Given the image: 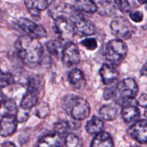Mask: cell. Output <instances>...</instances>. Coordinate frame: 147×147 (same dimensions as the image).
Returning a JSON list of instances; mask_svg holds the SVG:
<instances>
[{
	"label": "cell",
	"mask_w": 147,
	"mask_h": 147,
	"mask_svg": "<svg viewBox=\"0 0 147 147\" xmlns=\"http://www.w3.org/2000/svg\"><path fill=\"white\" fill-rule=\"evenodd\" d=\"M15 48L19 57L29 67H34L42 61L44 49L38 40L21 36L16 41Z\"/></svg>",
	"instance_id": "obj_1"
},
{
	"label": "cell",
	"mask_w": 147,
	"mask_h": 147,
	"mask_svg": "<svg viewBox=\"0 0 147 147\" xmlns=\"http://www.w3.org/2000/svg\"><path fill=\"white\" fill-rule=\"evenodd\" d=\"M63 109L75 121H83L90 113V106L86 99L81 97L70 96L66 97L63 102Z\"/></svg>",
	"instance_id": "obj_2"
},
{
	"label": "cell",
	"mask_w": 147,
	"mask_h": 147,
	"mask_svg": "<svg viewBox=\"0 0 147 147\" xmlns=\"http://www.w3.org/2000/svg\"><path fill=\"white\" fill-rule=\"evenodd\" d=\"M139 93V86L136 80L131 78H128L119 82L116 85L115 101L118 104L123 105L126 101L134 100Z\"/></svg>",
	"instance_id": "obj_3"
},
{
	"label": "cell",
	"mask_w": 147,
	"mask_h": 147,
	"mask_svg": "<svg viewBox=\"0 0 147 147\" xmlns=\"http://www.w3.org/2000/svg\"><path fill=\"white\" fill-rule=\"evenodd\" d=\"M128 53V47L122 40L116 39L107 43L105 50V58L111 64L118 65L121 63Z\"/></svg>",
	"instance_id": "obj_4"
},
{
	"label": "cell",
	"mask_w": 147,
	"mask_h": 147,
	"mask_svg": "<svg viewBox=\"0 0 147 147\" xmlns=\"http://www.w3.org/2000/svg\"><path fill=\"white\" fill-rule=\"evenodd\" d=\"M110 27L112 33L122 41L130 39L135 32V27L133 24L129 20L121 16L113 19Z\"/></svg>",
	"instance_id": "obj_5"
},
{
	"label": "cell",
	"mask_w": 147,
	"mask_h": 147,
	"mask_svg": "<svg viewBox=\"0 0 147 147\" xmlns=\"http://www.w3.org/2000/svg\"><path fill=\"white\" fill-rule=\"evenodd\" d=\"M48 7L49 15L54 20L58 18H66L71 20L79 13L73 6L63 1H51Z\"/></svg>",
	"instance_id": "obj_6"
},
{
	"label": "cell",
	"mask_w": 147,
	"mask_h": 147,
	"mask_svg": "<svg viewBox=\"0 0 147 147\" xmlns=\"http://www.w3.org/2000/svg\"><path fill=\"white\" fill-rule=\"evenodd\" d=\"M70 21L73 23L75 34L80 37L92 36L96 32V28L93 22L83 17L78 13Z\"/></svg>",
	"instance_id": "obj_7"
},
{
	"label": "cell",
	"mask_w": 147,
	"mask_h": 147,
	"mask_svg": "<svg viewBox=\"0 0 147 147\" xmlns=\"http://www.w3.org/2000/svg\"><path fill=\"white\" fill-rule=\"evenodd\" d=\"M53 30L59 38L64 41L71 42L75 36L73 23L66 18H58L55 20Z\"/></svg>",
	"instance_id": "obj_8"
},
{
	"label": "cell",
	"mask_w": 147,
	"mask_h": 147,
	"mask_svg": "<svg viewBox=\"0 0 147 147\" xmlns=\"http://www.w3.org/2000/svg\"><path fill=\"white\" fill-rule=\"evenodd\" d=\"M17 24L26 33V35L32 38L40 40L47 37V31L44 27L28 19L20 18L17 22Z\"/></svg>",
	"instance_id": "obj_9"
},
{
	"label": "cell",
	"mask_w": 147,
	"mask_h": 147,
	"mask_svg": "<svg viewBox=\"0 0 147 147\" xmlns=\"http://www.w3.org/2000/svg\"><path fill=\"white\" fill-rule=\"evenodd\" d=\"M62 60L67 67L76 65L80 61V54L78 46L73 42H68L61 52Z\"/></svg>",
	"instance_id": "obj_10"
},
{
	"label": "cell",
	"mask_w": 147,
	"mask_h": 147,
	"mask_svg": "<svg viewBox=\"0 0 147 147\" xmlns=\"http://www.w3.org/2000/svg\"><path fill=\"white\" fill-rule=\"evenodd\" d=\"M135 99L126 101L122 105L121 116L125 122L132 123L137 121L141 116V112L138 108Z\"/></svg>",
	"instance_id": "obj_11"
},
{
	"label": "cell",
	"mask_w": 147,
	"mask_h": 147,
	"mask_svg": "<svg viewBox=\"0 0 147 147\" xmlns=\"http://www.w3.org/2000/svg\"><path fill=\"white\" fill-rule=\"evenodd\" d=\"M17 121L14 115H3L0 117V136L7 137L15 133L17 128Z\"/></svg>",
	"instance_id": "obj_12"
},
{
	"label": "cell",
	"mask_w": 147,
	"mask_h": 147,
	"mask_svg": "<svg viewBox=\"0 0 147 147\" xmlns=\"http://www.w3.org/2000/svg\"><path fill=\"white\" fill-rule=\"evenodd\" d=\"M129 134L138 143L145 144L147 142L146 121L142 119L135 122L129 129Z\"/></svg>",
	"instance_id": "obj_13"
},
{
	"label": "cell",
	"mask_w": 147,
	"mask_h": 147,
	"mask_svg": "<svg viewBox=\"0 0 147 147\" xmlns=\"http://www.w3.org/2000/svg\"><path fill=\"white\" fill-rule=\"evenodd\" d=\"M99 74L104 85L109 86L114 83L119 77V73L111 65L104 63L99 70Z\"/></svg>",
	"instance_id": "obj_14"
},
{
	"label": "cell",
	"mask_w": 147,
	"mask_h": 147,
	"mask_svg": "<svg viewBox=\"0 0 147 147\" xmlns=\"http://www.w3.org/2000/svg\"><path fill=\"white\" fill-rule=\"evenodd\" d=\"M50 3V1L46 0H34V1H26L24 4L30 15L34 20H39L40 19L41 11L48 8Z\"/></svg>",
	"instance_id": "obj_15"
},
{
	"label": "cell",
	"mask_w": 147,
	"mask_h": 147,
	"mask_svg": "<svg viewBox=\"0 0 147 147\" xmlns=\"http://www.w3.org/2000/svg\"><path fill=\"white\" fill-rule=\"evenodd\" d=\"M63 136L54 132L43 136L39 141L37 147H63Z\"/></svg>",
	"instance_id": "obj_16"
},
{
	"label": "cell",
	"mask_w": 147,
	"mask_h": 147,
	"mask_svg": "<svg viewBox=\"0 0 147 147\" xmlns=\"http://www.w3.org/2000/svg\"><path fill=\"white\" fill-rule=\"evenodd\" d=\"M68 81L76 89H83L86 86V79L83 72L79 69H73L68 75Z\"/></svg>",
	"instance_id": "obj_17"
},
{
	"label": "cell",
	"mask_w": 147,
	"mask_h": 147,
	"mask_svg": "<svg viewBox=\"0 0 147 147\" xmlns=\"http://www.w3.org/2000/svg\"><path fill=\"white\" fill-rule=\"evenodd\" d=\"M112 136L107 132H100L96 135L90 144V147H113Z\"/></svg>",
	"instance_id": "obj_18"
},
{
	"label": "cell",
	"mask_w": 147,
	"mask_h": 147,
	"mask_svg": "<svg viewBox=\"0 0 147 147\" xmlns=\"http://www.w3.org/2000/svg\"><path fill=\"white\" fill-rule=\"evenodd\" d=\"M96 5H97V12L100 15L106 16V17L113 15L117 9L115 1H98Z\"/></svg>",
	"instance_id": "obj_19"
},
{
	"label": "cell",
	"mask_w": 147,
	"mask_h": 147,
	"mask_svg": "<svg viewBox=\"0 0 147 147\" xmlns=\"http://www.w3.org/2000/svg\"><path fill=\"white\" fill-rule=\"evenodd\" d=\"M40 93L32 91H27L20 103V108L26 110H30L37 104L40 99Z\"/></svg>",
	"instance_id": "obj_20"
},
{
	"label": "cell",
	"mask_w": 147,
	"mask_h": 147,
	"mask_svg": "<svg viewBox=\"0 0 147 147\" xmlns=\"http://www.w3.org/2000/svg\"><path fill=\"white\" fill-rule=\"evenodd\" d=\"M75 9L78 11H83V12L94 14L97 12V5L96 3L90 0H79L75 2L73 6Z\"/></svg>",
	"instance_id": "obj_21"
},
{
	"label": "cell",
	"mask_w": 147,
	"mask_h": 147,
	"mask_svg": "<svg viewBox=\"0 0 147 147\" xmlns=\"http://www.w3.org/2000/svg\"><path fill=\"white\" fill-rule=\"evenodd\" d=\"M104 128L103 121L97 116H94L87 122L86 130L90 134H98L103 131Z\"/></svg>",
	"instance_id": "obj_22"
},
{
	"label": "cell",
	"mask_w": 147,
	"mask_h": 147,
	"mask_svg": "<svg viewBox=\"0 0 147 147\" xmlns=\"http://www.w3.org/2000/svg\"><path fill=\"white\" fill-rule=\"evenodd\" d=\"M117 109L113 105H105L99 110V115L102 121H111L117 117Z\"/></svg>",
	"instance_id": "obj_23"
},
{
	"label": "cell",
	"mask_w": 147,
	"mask_h": 147,
	"mask_svg": "<svg viewBox=\"0 0 147 147\" xmlns=\"http://www.w3.org/2000/svg\"><path fill=\"white\" fill-rule=\"evenodd\" d=\"M44 87V79L42 76L35 75L32 76L27 83V91H32L41 93Z\"/></svg>",
	"instance_id": "obj_24"
},
{
	"label": "cell",
	"mask_w": 147,
	"mask_h": 147,
	"mask_svg": "<svg viewBox=\"0 0 147 147\" xmlns=\"http://www.w3.org/2000/svg\"><path fill=\"white\" fill-rule=\"evenodd\" d=\"M117 9L123 12H128L133 9L137 8L142 4H146V1H115Z\"/></svg>",
	"instance_id": "obj_25"
},
{
	"label": "cell",
	"mask_w": 147,
	"mask_h": 147,
	"mask_svg": "<svg viewBox=\"0 0 147 147\" xmlns=\"http://www.w3.org/2000/svg\"><path fill=\"white\" fill-rule=\"evenodd\" d=\"M72 129H73V125L67 121H60L54 125L55 133L61 136L71 133L70 131Z\"/></svg>",
	"instance_id": "obj_26"
},
{
	"label": "cell",
	"mask_w": 147,
	"mask_h": 147,
	"mask_svg": "<svg viewBox=\"0 0 147 147\" xmlns=\"http://www.w3.org/2000/svg\"><path fill=\"white\" fill-rule=\"evenodd\" d=\"M64 144L66 147H83V142L81 138L76 134L70 133L66 135L64 139Z\"/></svg>",
	"instance_id": "obj_27"
},
{
	"label": "cell",
	"mask_w": 147,
	"mask_h": 147,
	"mask_svg": "<svg viewBox=\"0 0 147 147\" xmlns=\"http://www.w3.org/2000/svg\"><path fill=\"white\" fill-rule=\"evenodd\" d=\"M46 47L50 54L57 56L61 51L62 43L59 40H52L46 43Z\"/></svg>",
	"instance_id": "obj_28"
},
{
	"label": "cell",
	"mask_w": 147,
	"mask_h": 147,
	"mask_svg": "<svg viewBox=\"0 0 147 147\" xmlns=\"http://www.w3.org/2000/svg\"><path fill=\"white\" fill-rule=\"evenodd\" d=\"M14 82V78L11 73H4L0 69V88L9 86Z\"/></svg>",
	"instance_id": "obj_29"
},
{
	"label": "cell",
	"mask_w": 147,
	"mask_h": 147,
	"mask_svg": "<svg viewBox=\"0 0 147 147\" xmlns=\"http://www.w3.org/2000/svg\"><path fill=\"white\" fill-rule=\"evenodd\" d=\"M3 104H4V109L9 112V114L14 115V116H15V113L16 112H17V104H16V102L14 101V99L5 98Z\"/></svg>",
	"instance_id": "obj_30"
},
{
	"label": "cell",
	"mask_w": 147,
	"mask_h": 147,
	"mask_svg": "<svg viewBox=\"0 0 147 147\" xmlns=\"http://www.w3.org/2000/svg\"><path fill=\"white\" fill-rule=\"evenodd\" d=\"M80 45L88 50H95L98 47V42L95 38H86L80 42Z\"/></svg>",
	"instance_id": "obj_31"
},
{
	"label": "cell",
	"mask_w": 147,
	"mask_h": 147,
	"mask_svg": "<svg viewBox=\"0 0 147 147\" xmlns=\"http://www.w3.org/2000/svg\"><path fill=\"white\" fill-rule=\"evenodd\" d=\"M15 117L17 121V123H23V122L26 121L29 118V110L23 109L22 108L17 109L15 113Z\"/></svg>",
	"instance_id": "obj_32"
},
{
	"label": "cell",
	"mask_w": 147,
	"mask_h": 147,
	"mask_svg": "<svg viewBox=\"0 0 147 147\" xmlns=\"http://www.w3.org/2000/svg\"><path fill=\"white\" fill-rule=\"evenodd\" d=\"M49 112H50V107H49L48 105L46 103H42V104L40 105V107L37 109L36 115L38 117L43 119V118L46 117L47 116Z\"/></svg>",
	"instance_id": "obj_33"
},
{
	"label": "cell",
	"mask_w": 147,
	"mask_h": 147,
	"mask_svg": "<svg viewBox=\"0 0 147 147\" xmlns=\"http://www.w3.org/2000/svg\"><path fill=\"white\" fill-rule=\"evenodd\" d=\"M129 17L131 20L136 23H140L144 20V14L141 11H131L129 13Z\"/></svg>",
	"instance_id": "obj_34"
},
{
	"label": "cell",
	"mask_w": 147,
	"mask_h": 147,
	"mask_svg": "<svg viewBox=\"0 0 147 147\" xmlns=\"http://www.w3.org/2000/svg\"><path fill=\"white\" fill-rule=\"evenodd\" d=\"M115 90H116V86L106 88L103 92V98L105 100H108L113 98L115 96Z\"/></svg>",
	"instance_id": "obj_35"
},
{
	"label": "cell",
	"mask_w": 147,
	"mask_h": 147,
	"mask_svg": "<svg viewBox=\"0 0 147 147\" xmlns=\"http://www.w3.org/2000/svg\"><path fill=\"white\" fill-rule=\"evenodd\" d=\"M146 94L145 93H144L143 94H142V96H140V98H139L137 101V104L139 105L140 106H142V108L144 109H146V103H147V100H146Z\"/></svg>",
	"instance_id": "obj_36"
},
{
	"label": "cell",
	"mask_w": 147,
	"mask_h": 147,
	"mask_svg": "<svg viewBox=\"0 0 147 147\" xmlns=\"http://www.w3.org/2000/svg\"><path fill=\"white\" fill-rule=\"evenodd\" d=\"M1 147H16V146L14 144L11 143V142H5V143L3 144Z\"/></svg>",
	"instance_id": "obj_37"
},
{
	"label": "cell",
	"mask_w": 147,
	"mask_h": 147,
	"mask_svg": "<svg viewBox=\"0 0 147 147\" xmlns=\"http://www.w3.org/2000/svg\"><path fill=\"white\" fill-rule=\"evenodd\" d=\"M4 100H5V98H4V95L3 94V93L1 92V90H0V107H1V104H3Z\"/></svg>",
	"instance_id": "obj_38"
},
{
	"label": "cell",
	"mask_w": 147,
	"mask_h": 147,
	"mask_svg": "<svg viewBox=\"0 0 147 147\" xmlns=\"http://www.w3.org/2000/svg\"><path fill=\"white\" fill-rule=\"evenodd\" d=\"M142 76H145V75H146V64H144V66H143V68L142 69Z\"/></svg>",
	"instance_id": "obj_39"
},
{
	"label": "cell",
	"mask_w": 147,
	"mask_h": 147,
	"mask_svg": "<svg viewBox=\"0 0 147 147\" xmlns=\"http://www.w3.org/2000/svg\"><path fill=\"white\" fill-rule=\"evenodd\" d=\"M131 147H140V146H131Z\"/></svg>",
	"instance_id": "obj_40"
}]
</instances>
